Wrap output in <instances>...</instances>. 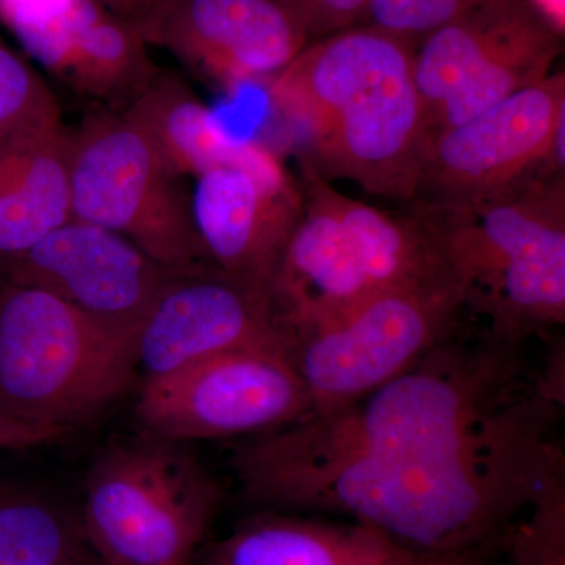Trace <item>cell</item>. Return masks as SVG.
I'll return each instance as SVG.
<instances>
[{
	"label": "cell",
	"instance_id": "obj_1",
	"mask_svg": "<svg viewBox=\"0 0 565 565\" xmlns=\"http://www.w3.org/2000/svg\"><path fill=\"white\" fill-rule=\"evenodd\" d=\"M557 401L544 385L509 401L462 444L351 460L274 487L255 504L348 515L414 552L490 546L564 471L552 438Z\"/></svg>",
	"mask_w": 565,
	"mask_h": 565
},
{
	"label": "cell",
	"instance_id": "obj_2",
	"mask_svg": "<svg viewBox=\"0 0 565 565\" xmlns=\"http://www.w3.org/2000/svg\"><path fill=\"white\" fill-rule=\"evenodd\" d=\"M416 41L374 25L308 43L267 85L326 180L411 203L430 141L415 81Z\"/></svg>",
	"mask_w": 565,
	"mask_h": 565
},
{
	"label": "cell",
	"instance_id": "obj_3",
	"mask_svg": "<svg viewBox=\"0 0 565 565\" xmlns=\"http://www.w3.org/2000/svg\"><path fill=\"white\" fill-rule=\"evenodd\" d=\"M509 345L441 343L403 374L351 403L311 411L258 434L234 456L245 497L356 459H392L462 444L508 399Z\"/></svg>",
	"mask_w": 565,
	"mask_h": 565
},
{
	"label": "cell",
	"instance_id": "obj_4",
	"mask_svg": "<svg viewBox=\"0 0 565 565\" xmlns=\"http://www.w3.org/2000/svg\"><path fill=\"white\" fill-rule=\"evenodd\" d=\"M465 308L493 340L520 343L565 322V174H542L473 203H408Z\"/></svg>",
	"mask_w": 565,
	"mask_h": 565
},
{
	"label": "cell",
	"instance_id": "obj_5",
	"mask_svg": "<svg viewBox=\"0 0 565 565\" xmlns=\"http://www.w3.org/2000/svg\"><path fill=\"white\" fill-rule=\"evenodd\" d=\"M303 206L270 289L289 333L340 318L379 294L444 269L411 215L359 202L299 158Z\"/></svg>",
	"mask_w": 565,
	"mask_h": 565
},
{
	"label": "cell",
	"instance_id": "obj_6",
	"mask_svg": "<svg viewBox=\"0 0 565 565\" xmlns=\"http://www.w3.org/2000/svg\"><path fill=\"white\" fill-rule=\"evenodd\" d=\"M137 330L41 289H0V412L70 433L131 390Z\"/></svg>",
	"mask_w": 565,
	"mask_h": 565
},
{
	"label": "cell",
	"instance_id": "obj_7",
	"mask_svg": "<svg viewBox=\"0 0 565 565\" xmlns=\"http://www.w3.org/2000/svg\"><path fill=\"white\" fill-rule=\"evenodd\" d=\"M218 504L221 489L191 449L143 433L96 457L81 520L106 565H192Z\"/></svg>",
	"mask_w": 565,
	"mask_h": 565
},
{
	"label": "cell",
	"instance_id": "obj_8",
	"mask_svg": "<svg viewBox=\"0 0 565 565\" xmlns=\"http://www.w3.org/2000/svg\"><path fill=\"white\" fill-rule=\"evenodd\" d=\"M71 217L120 234L162 266L211 264L191 192L121 110L92 111L68 137Z\"/></svg>",
	"mask_w": 565,
	"mask_h": 565
},
{
	"label": "cell",
	"instance_id": "obj_9",
	"mask_svg": "<svg viewBox=\"0 0 565 565\" xmlns=\"http://www.w3.org/2000/svg\"><path fill=\"white\" fill-rule=\"evenodd\" d=\"M465 310L445 269L379 294L315 329L289 333V356L311 411L359 399L445 343Z\"/></svg>",
	"mask_w": 565,
	"mask_h": 565
},
{
	"label": "cell",
	"instance_id": "obj_10",
	"mask_svg": "<svg viewBox=\"0 0 565 565\" xmlns=\"http://www.w3.org/2000/svg\"><path fill=\"white\" fill-rule=\"evenodd\" d=\"M559 29L534 0H489L416 41L415 81L430 141L541 84Z\"/></svg>",
	"mask_w": 565,
	"mask_h": 565
},
{
	"label": "cell",
	"instance_id": "obj_11",
	"mask_svg": "<svg viewBox=\"0 0 565 565\" xmlns=\"http://www.w3.org/2000/svg\"><path fill=\"white\" fill-rule=\"evenodd\" d=\"M289 341L217 353L143 382L136 405L143 433L184 444L263 434L302 418L313 405Z\"/></svg>",
	"mask_w": 565,
	"mask_h": 565
},
{
	"label": "cell",
	"instance_id": "obj_12",
	"mask_svg": "<svg viewBox=\"0 0 565 565\" xmlns=\"http://www.w3.org/2000/svg\"><path fill=\"white\" fill-rule=\"evenodd\" d=\"M565 76L509 96L438 134L412 202L473 203L542 174H564Z\"/></svg>",
	"mask_w": 565,
	"mask_h": 565
},
{
	"label": "cell",
	"instance_id": "obj_13",
	"mask_svg": "<svg viewBox=\"0 0 565 565\" xmlns=\"http://www.w3.org/2000/svg\"><path fill=\"white\" fill-rule=\"evenodd\" d=\"M288 341L270 286L203 264L174 274L141 319L137 373L143 384L217 353Z\"/></svg>",
	"mask_w": 565,
	"mask_h": 565
},
{
	"label": "cell",
	"instance_id": "obj_14",
	"mask_svg": "<svg viewBox=\"0 0 565 565\" xmlns=\"http://www.w3.org/2000/svg\"><path fill=\"white\" fill-rule=\"evenodd\" d=\"M191 206L207 262L270 286L302 212V188L277 152L253 140L239 161L195 178Z\"/></svg>",
	"mask_w": 565,
	"mask_h": 565
},
{
	"label": "cell",
	"instance_id": "obj_15",
	"mask_svg": "<svg viewBox=\"0 0 565 565\" xmlns=\"http://www.w3.org/2000/svg\"><path fill=\"white\" fill-rule=\"evenodd\" d=\"M177 273L120 234L73 217L0 264L3 285L41 289L95 318L131 327H139Z\"/></svg>",
	"mask_w": 565,
	"mask_h": 565
},
{
	"label": "cell",
	"instance_id": "obj_16",
	"mask_svg": "<svg viewBox=\"0 0 565 565\" xmlns=\"http://www.w3.org/2000/svg\"><path fill=\"white\" fill-rule=\"evenodd\" d=\"M161 35L225 90L269 84L310 43L280 0H184Z\"/></svg>",
	"mask_w": 565,
	"mask_h": 565
},
{
	"label": "cell",
	"instance_id": "obj_17",
	"mask_svg": "<svg viewBox=\"0 0 565 565\" xmlns=\"http://www.w3.org/2000/svg\"><path fill=\"white\" fill-rule=\"evenodd\" d=\"M68 137L57 114L0 141V264L70 221Z\"/></svg>",
	"mask_w": 565,
	"mask_h": 565
},
{
	"label": "cell",
	"instance_id": "obj_18",
	"mask_svg": "<svg viewBox=\"0 0 565 565\" xmlns=\"http://www.w3.org/2000/svg\"><path fill=\"white\" fill-rule=\"evenodd\" d=\"M403 550L362 523L267 512L212 546L207 565H386Z\"/></svg>",
	"mask_w": 565,
	"mask_h": 565
},
{
	"label": "cell",
	"instance_id": "obj_19",
	"mask_svg": "<svg viewBox=\"0 0 565 565\" xmlns=\"http://www.w3.org/2000/svg\"><path fill=\"white\" fill-rule=\"evenodd\" d=\"M122 114L151 141L178 177H192L239 161L253 140L236 139L188 84L154 74Z\"/></svg>",
	"mask_w": 565,
	"mask_h": 565
},
{
	"label": "cell",
	"instance_id": "obj_20",
	"mask_svg": "<svg viewBox=\"0 0 565 565\" xmlns=\"http://www.w3.org/2000/svg\"><path fill=\"white\" fill-rule=\"evenodd\" d=\"M92 555L81 512L39 487L0 478V565H63Z\"/></svg>",
	"mask_w": 565,
	"mask_h": 565
},
{
	"label": "cell",
	"instance_id": "obj_21",
	"mask_svg": "<svg viewBox=\"0 0 565 565\" xmlns=\"http://www.w3.org/2000/svg\"><path fill=\"white\" fill-rule=\"evenodd\" d=\"M102 17L93 0H0V18L31 57L65 85L82 36Z\"/></svg>",
	"mask_w": 565,
	"mask_h": 565
},
{
	"label": "cell",
	"instance_id": "obj_22",
	"mask_svg": "<svg viewBox=\"0 0 565 565\" xmlns=\"http://www.w3.org/2000/svg\"><path fill=\"white\" fill-rule=\"evenodd\" d=\"M501 541L509 565H565L564 471L545 481Z\"/></svg>",
	"mask_w": 565,
	"mask_h": 565
},
{
	"label": "cell",
	"instance_id": "obj_23",
	"mask_svg": "<svg viewBox=\"0 0 565 565\" xmlns=\"http://www.w3.org/2000/svg\"><path fill=\"white\" fill-rule=\"evenodd\" d=\"M57 114L58 104L39 74L0 43V141Z\"/></svg>",
	"mask_w": 565,
	"mask_h": 565
},
{
	"label": "cell",
	"instance_id": "obj_24",
	"mask_svg": "<svg viewBox=\"0 0 565 565\" xmlns=\"http://www.w3.org/2000/svg\"><path fill=\"white\" fill-rule=\"evenodd\" d=\"M484 2L489 0H371L364 21L374 28L418 41Z\"/></svg>",
	"mask_w": 565,
	"mask_h": 565
},
{
	"label": "cell",
	"instance_id": "obj_25",
	"mask_svg": "<svg viewBox=\"0 0 565 565\" xmlns=\"http://www.w3.org/2000/svg\"><path fill=\"white\" fill-rule=\"evenodd\" d=\"M308 41L321 40L364 21L371 0H280Z\"/></svg>",
	"mask_w": 565,
	"mask_h": 565
},
{
	"label": "cell",
	"instance_id": "obj_26",
	"mask_svg": "<svg viewBox=\"0 0 565 565\" xmlns=\"http://www.w3.org/2000/svg\"><path fill=\"white\" fill-rule=\"evenodd\" d=\"M66 435H68L66 430L36 426L0 412V448L24 451V449L55 444Z\"/></svg>",
	"mask_w": 565,
	"mask_h": 565
},
{
	"label": "cell",
	"instance_id": "obj_27",
	"mask_svg": "<svg viewBox=\"0 0 565 565\" xmlns=\"http://www.w3.org/2000/svg\"><path fill=\"white\" fill-rule=\"evenodd\" d=\"M487 550L489 546L457 553H422L404 548L386 565H484Z\"/></svg>",
	"mask_w": 565,
	"mask_h": 565
},
{
	"label": "cell",
	"instance_id": "obj_28",
	"mask_svg": "<svg viewBox=\"0 0 565 565\" xmlns=\"http://www.w3.org/2000/svg\"><path fill=\"white\" fill-rule=\"evenodd\" d=\"M535 6L539 7L546 17L550 18V21H559L561 17L564 14V0H534Z\"/></svg>",
	"mask_w": 565,
	"mask_h": 565
},
{
	"label": "cell",
	"instance_id": "obj_29",
	"mask_svg": "<svg viewBox=\"0 0 565 565\" xmlns=\"http://www.w3.org/2000/svg\"><path fill=\"white\" fill-rule=\"evenodd\" d=\"M63 565H106L103 561H99L95 555L82 557V559L73 561V563Z\"/></svg>",
	"mask_w": 565,
	"mask_h": 565
}]
</instances>
